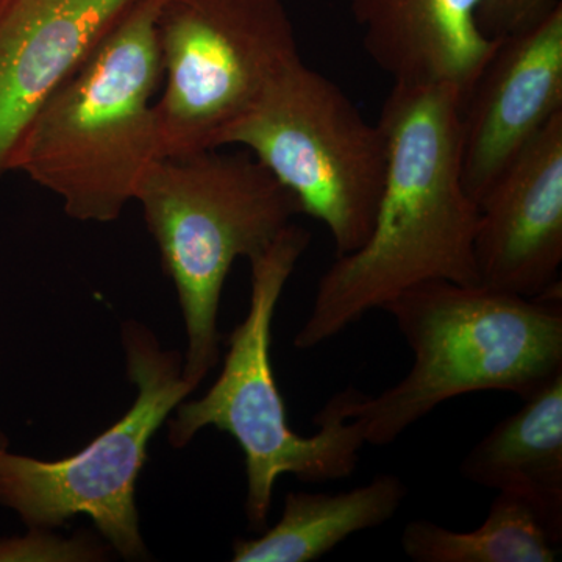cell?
Wrapping results in <instances>:
<instances>
[{
    "label": "cell",
    "mask_w": 562,
    "mask_h": 562,
    "mask_svg": "<svg viewBox=\"0 0 562 562\" xmlns=\"http://www.w3.org/2000/svg\"><path fill=\"white\" fill-rule=\"evenodd\" d=\"M461 102L447 85L391 88L379 120L386 179L371 235L322 273L297 349L319 347L424 281L479 284V206L462 183Z\"/></svg>",
    "instance_id": "obj_1"
},
{
    "label": "cell",
    "mask_w": 562,
    "mask_h": 562,
    "mask_svg": "<svg viewBox=\"0 0 562 562\" xmlns=\"http://www.w3.org/2000/svg\"><path fill=\"white\" fill-rule=\"evenodd\" d=\"M162 0H140L44 102L11 171L60 198L72 220L113 222L162 155L154 95L162 80Z\"/></svg>",
    "instance_id": "obj_2"
},
{
    "label": "cell",
    "mask_w": 562,
    "mask_h": 562,
    "mask_svg": "<svg viewBox=\"0 0 562 562\" xmlns=\"http://www.w3.org/2000/svg\"><path fill=\"white\" fill-rule=\"evenodd\" d=\"M383 310L414 362L390 390L355 403L351 414L371 446L397 441L450 398L503 391L525 401L562 373L561 291L527 299L482 284L430 280Z\"/></svg>",
    "instance_id": "obj_3"
},
{
    "label": "cell",
    "mask_w": 562,
    "mask_h": 562,
    "mask_svg": "<svg viewBox=\"0 0 562 562\" xmlns=\"http://www.w3.org/2000/svg\"><path fill=\"white\" fill-rule=\"evenodd\" d=\"M310 243V232L291 222L268 249L250 258L249 312L228 339L220 379L202 398L181 402L169 422L173 449H183L205 427L228 432L238 442L246 460V516L257 531L266 528L279 476L290 473L303 483L347 479L357 471L366 446L362 424L351 414L364 392L349 386L333 395L314 416L319 430L302 436L288 425L273 376V314Z\"/></svg>",
    "instance_id": "obj_4"
},
{
    "label": "cell",
    "mask_w": 562,
    "mask_h": 562,
    "mask_svg": "<svg viewBox=\"0 0 562 562\" xmlns=\"http://www.w3.org/2000/svg\"><path fill=\"white\" fill-rule=\"evenodd\" d=\"M135 202L176 284L188 336L183 380L195 391L220 361L217 316L233 262L268 249L301 205L250 151L217 149L155 161Z\"/></svg>",
    "instance_id": "obj_5"
},
{
    "label": "cell",
    "mask_w": 562,
    "mask_h": 562,
    "mask_svg": "<svg viewBox=\"0 0 562 562\" xmlns=\"http://www.w3.org/2000/svg\"><path fill=\"white\" fill-rule=\"evenodd\" d=\"M232 144L246 147L302 214L327 227L336 257L369 238L386 179V135L324 74L295 61L222 135L220 149Z\"/></svg>",
    "instance_id": "obj_6"
},
{
    "label": "cell",
    "mask_w": 562,
    "mask_h": 562,
    "mask_svg": "<svg viewBox=\"0 0 562 562\" xmlns=\"http://www.w3.org/2000/svg\"><path fill=\"white\" fill-rule=\"evenodd\" d=\"M122 344L128 380L138 387L131 412L65 460H36L10 453L9 447L0 450V506L40 530L87 514L121 557L136 560L146 554L135 487L147 447L194 390L183 380V357L162 349L146 325L125 322Z\"/></svg>",
    "instance_id": "obj_7"
},
{
    "label": "cell",
    "mask_w": 562,
    "mask_h": 562,
    "mask_svg": "<svg viewBox=\"0 0 562 562\" xmlns=\"http://www.w3.org/2000/svg\"><path fill=\"white\" fill-rule=\"evenodd\" d=\"M157 31L165 157L220 149L222 135L302 60L281 0H162Z\"/></svg>",
    "instance_id": "obj_8"
},
{
    "label": "cell",
    "mask_w": 562,
    "mask_h": 562,
    "mask_svg": "<svg viewBox=\"0 0 562 562\" xmlns=\"http://www.w3.org/2000/svg\"><path fill=\"white\" fill-rule=\"evenodd\" d=\"M561 111L562 3L498 41L462 99V183L476 205Z\"/></svg>",
    "instance_id": "obj_9"
},
{
    "label": "cell",
    "mask_w": 562,
    "mask_h": 562,
    "mask_svg": "<svg viewBox=\"0 0 562 562\" xmlns=\"http://www.w3.org/2000/svg\"><path fill=\"white\" fill-rule=\"evenodd\" d=\"M476 206L473 257L479 284L527 299L561 291L562 111Z\"/></svg>",
    "instance_id": "obj_10"
},
{
    "label": "cell",
    "mask_w": 562,
    "mask_h": 562,
    "mask_svg": "<svg viewBox=\"0 0 562 562\" xmlns=\"http://www.w3.org/2000/svg\"><path fill=\"white\" fill-rule=\"evenodd\" d=\"M139 2H0V177L44 102Z\"/></svg>",
    "instance_id": "obj_11"
},
{
    "label": "cell",
    "mask_w": 562,
    "mask_h": 562,
    "mask_svg": "<svg viewBox=\"0 0 562 562\" xmlns=\"http://www.w3.org/2000/svg\"><path fill=\"white\" fill-rule=\"evenodd\" d=\"M483 0H350L362 46L394 83L447 85L462 99L498 41L479 25Z\"/></svg>",
    "instance_id": "obj_12"
},
{
    "label": "cell",
    "mask_w": 562,
    "mask_h": 562,
    "mask_svg": "<svg viewBox=\"0 0 562 562\" xmlns=\"http://www.w3.org/2000/svg\"><path fill=\"white\" fill-rule=\"evenodd\" d=\"M468 482L512 495L562 542V373L498 422L461 462Z\"/></svg>",
    "instance_id": "obj_13"
},
{
    "label": "cell",
    "mask_w": 562,
    "mask_h": 562,
    "mask_svg": "<svg viewBox=\"0 0 562 562\" xmlns=\"http://www.w3.org/2000/svg\"><path fill=\"white\" fill-rule=\"evenodd\" d=\"M408 497L394 473L350 491L288 492L279 522L255 539L233 542L235 562H312L357 532L390 522Z\"/></svg>",
    "instance_id": "obj_14"
},
{
    "label": "cell",
    "mask_w": 562,
    "mask_h": 562,
    "mask_svg": "<svg viewBox=\"0 0 562 562\" xmlns=\"http://www.w3.org/2000/svg\"><path fill=\"white\" fill-rule=\"evenodd\" d=\"M401 546L414 562H554L561 543L527 503L497 494L475 530L417 519L403 528Z\"/></svg>",
    "instance_id": "obj_15"
},
{
    "label": "cell",
    "mask_w": 562,
    "mask_h": 562,
    "mask_svg": "<svg viewBox=\"0 0 562 562\" xmlns=\"http://www.w3.org/2000/svg\"><path fill=\"white\" fill-rule=\"evenodd\" d=\"M31 530L25 536L0 539V562H85L105 558V547L88 536L63 539L40 528Z\"/></svg>",
    "instance_id": "obj_16"
},
{
    "label": "cell",
    "mask_w": 562,
    "mask_h": 562,
    "mask_svg": "<svg viewBox=\"0 0 562 562\" xmlns=\"http://www.w3.org/2000/svg\"><path fill=\"white\" fill-rule=\"evenodd\" d=\"M561 0H483L479 25L491 40H502L542 20Z\"/></svg>",
    "instance_id": "obj_17"
},
{
    "label": "cell",
    "mask_w": 562,
    "mask_h": 562,
    "mask_svg": "<svg viewBox=\"0 0 562 562\" xmlns=\"http://www.w3.org/2000/svg\"><path fill=\"white\" fill-rule=\"evenodd\" d=\"M7 447H9V439H7V436L0 430V450L7 449Z\"/></svg>",
    "instance_id": "obj_18"
},
{
    "label": "cell",
    "mask_w": 562,
    "mask_h": 562,
    "mask_svg": "<svg viewBox=\"0 0 562 562\" xmlns=\"http://www.w3.org/2000/svg\"><path fill=\"white\" fill-rule=\"evenodd\" d=\"M0 2H3V0H0Z\"/></svg>",
    "instance_id": "obj_19"
}]
</instances>
